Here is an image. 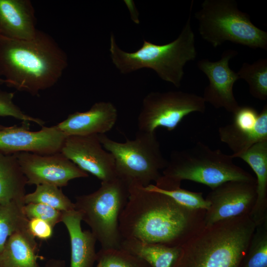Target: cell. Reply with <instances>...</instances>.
<instances>
[{
  "instance_id": "7a4b0ae2",
  "label": "cell",
  "mask_w": 267,
  "mask_h": 267,
  "mask_svg": "<svg viewBox=\"0 0 267 267\" xmlns=\"http://www.w3.org/2000/svg\"><path fill=\"white\" fill-rule=\"evenodd\" d=\"M68 65L65 52L40 30L31 40L0 36V84L38 95L53 86Z\"/></svg>"
},
{
  "instance_id": "836d02e7",
  "label": "cell",
  "mask_w": 267,
  "mask_h": 267,
  "mask_svg": "<svg viewBox=\"0 0 267 267\" xmlns=\"http://www.w3.org/2000/svg\"><path fill=\"white\" fill-rule=\"evenodd\" d=\"M5 127H6V126H4L0 125V130L3 129Z\"/></svg>"
},
{
  "instance_id": "4316f807",
  "label": "cell",
  "mask_w": 267,
  "mask_h": 267,
  "mask_svg": "<svg viewBox=\"0 0 267 267\" xmlns=\"http://www.w3.org/2000/svg\"><path fill=\"white\" fill-rule=\"evenodd\" d=\"M96 262V267H151L143 260L122 249H100L97 253Z\"/></svg>"
},
{
  "instance_id": "7402d4cb",
  "label": "cell",
  "mask_w": 267,
  "mask_h": 267,
  "mask_svg": "<svg viewBox=\"0 0 267 267\" xmlns=\"http://www.w3.org/2000/svg\"><path fill=\"white\" fill-rule=\"evenodd\" d=\"M26 184L15 154L0 152V204L15 201L25 205Z\"/></svg>"
},
{
  "instance_id": "52a82bcc",
  "label": "cell",
  "mask_w": 267,
  "mask_h": 267,
  "mask_svg": "<svg viewBox=\"0 0 267 267\" xmlns=\"http://www.w3.org/2000/svg\"><path fill=\"white\" fill-rule=\"evenodd\" d=\"M129 195L130 184L117 177L101 181L92 193L76 197L75 209L90 227L101 249H120L123 238L119 220Z\"/></svg>"
},
{
  "instance_id": "e0dca14e",
  "label": "cell",
  "mask_w": 267,
  "mask_h": 267,
  "mask_svg": "<svg viewBox=\"0 0 267 267\" xmlns=\"http://www.w3.org/2000/svg\"><path fill=\"white\" fill-rule=\"evenodd\" d=\"M80 213L72 210L62 212L61 222L66 226L71 244L70 267H93L97 259L95 237L90 230L83 231Z\"/></svg>"
},
{
  "instance_id": "d6a6232c",
  "label": "cell",
  "mask_w": 267,
  "mask_h": 267,
  "mask_svg": "<svg viewBox=\"0 0 267 267\" xmlns=\"http://www.w3.org/2000/svg\"><path fill=\"white\" fill-rule=\"evenodd\" d=\"M44 267H66V263L64 260L51 259L46 262Z\"/></svg>"
},
{
  "instance_id": "1f68e13d",
  "label": "cell",
  "mask_w": 267,
  "mask_h": 267,
  "mask_svg": "<svg viewBox=\"0 0 267 267\" xmlns=\"http://www.w3.org/2000/svg\"><path fill=\"white\" fill-rule=\"evenodd\" d=\"M53 228L48 222L39 219H31L28 220L27 229L35 237L46 240L50 238L53 234Z\"/></svg>"
},
{
  "instance_id": "4fadbf2b",
  "label": "cell",
  "mask_w": 267,
  "mask_h": 267,
  "mask_svg": "<svg viewBox=\"0 0 267 267\" xmlns=\"http://www.w3.org/2000/svg\"><path fill=\"white\" fill-rule=\"evenodd\" d=\"M60 152L80 169L101 181L117 177L114 158L103 148L98 134L67 136Z\"/></svg>"
},
{
  "instance_id": "9a60e30c",
  "label": "cell",
  "mask_w": 267,
  "mask_h": 267,
  "mask_svg": "<svg viewBox=\"0 0 267 267\" xmlns=\"http://www.w3.org/2000/svg\"><path fill=\"white\" fill-rule=\"evenodd\" d=\"M118 116V110L112 103L99 101L87 111L69 114L56 127L66 136L105 134L113 128Z\"/></svg>"
},
{
  "instance_id": "9c48e42d",
  "label": "cell",
  "mask_w": 267,
  "mask_h": 267,
  "mask_svg": "<svg viewBox=\"0 0 267 267\" xmlns=\"http://www.w3.org/2000/svg\"><path fill=\"white\" fill-rule=\"evenodd\" d=\"M205 103L202 96L193 93L151 92L143 99L137 117L138 131L153 133L159 127L173 131L187 115L205 112Z\"/></svg>"
},
{
  "instance_id": "83f0119b",
  "label": "cell",
  "mask_w": 267,
  "mask_h": 267,
  "mask_svg": "<svg viewBox=\"0 0 267 267\" xmlns=\"http://www.w3.org/2000/svg\"><path fill=\"white\" fill-rule=\"evenodd\" d=\"M146 188L165 194L181 205L190 209L206 211L210 206L209 202L203 197V193L201 192L191 191L180 187L169 190H162L157 188L152 184L148 185Z\"/></svg>"
},
{
  "instance_id": "3957f363",
  "label": "cell",
  "mask_w": 267,
  "mask_h": 267,
  "mask_svg": "<svg viewBox=\"0 0 267 267\" xmlns=\"http://www.w3.org/2000/svg\"><path fill=\"white\" fill-rule=\"evenodd\" d=\"M255 227L248 215L205 227L181 246L177 267H241Z\"/></svg>"
},
{
  "instance_id": "44dd1931",
  "label": "cell",
  "mask_w": 267,
  "mask_h": 267,
  "mask_svg": "<svg viewBox=\"0 0 267 267\" xmlns=\"http://www.w3.org/2000/svg\"><path fill=\"white\" fill-rule=\"evenodd\" d=\"M139 258L151 267H177L182 248L150 243L135 239H123L121 248Z\"/></svg>"
},
{
  "instance_id": "d4e9b609",
  "label": "cell",
  "mask_w": 267,
  "mask_h": 267,
  "mask_svg": "<svg viewBox=\"0 0 267 267\" xmlns=\"http://www.w3.org/2000/svg\"><path fill=\"white\" fill-rule=\"evenodd\" d=\"M24 203H42L62 212L75 209L74 203L63 193L61 189L47 184L37 185L34 192L26 194Z\"/></svg>"
},
{
  "instance_id": "cb8c5ba5",
  "label": "cell",
  "mask_w": 267,
  "mask_h": 267,
  "mask_svg": "<svg viewBox=\"0 0 267 267\" xmlns=\"http://www.w3.org/2000/svg\"><path fill=\"white\" fill-rule=\"evenodd\" d=\"M237 74L248 84L250 94L255 98L267 99V59L260 58L253 63L244 62Z\"/></svg>"
},
{
  "instance_id": "d6986e66",
  "label": "cell",
  "mask_w": 267,
  "mask_h": 267,
  "mask_svg": "<svg viewBox=\"0 0 267 267\" xmlns=\"http://www.w3.org/2000/svg\"><path fill=\"white\" fill-rule=\"evenodd\" d=\"M221 141L232 151V157L237 158L253 144L267 140V104L264 105L253 128H245L231 123L218 130Z\"/></svg>"
},
{
  "instance_id": "f546056e",
  "label": "cell",
  "mask_w": 267,
  "mask_h": 267,
  "mask_svg": "<svg viewBox=\"0 0 267 267\" xmlns=\"http://www.w3.org/2000/svg\"><path fill=\"white\" fill-rule=\"evenodd\" d=\"M28 220L36 218L42 220L54 227L61 222L62 212L42 203L25 204L22 208Z\"/></svg>"
},
{
  "instance_id": "ba28073f",
  "label": "cell",
  "mask_w": 267,
  "mask_h": 267,
  "mask_svg": "<svg viewBox=\"0 0 267 267\" xmlns=\"http://www.w3.org/2000/svg\"><path fill=\"white\" fill-rule=\"evenodd\" d=\"M103 148L113 155L117 176L128 182L146 187L161 176L168 160L163 156L155 132L138 131L134 139L114 141L98 134Z\"/></svg>"
},
{
  "instance_id": "277c9868",
  "label": "cell",
  "mask_w": 267,
  "mask_h": 267,
  "mask_svg": "<svg viewBox=\"0 0 267 267\" xmlns=\"http://www.w3.org/2000/svg\"><path fill=\"white\" fill-rule=\"evenodd\" d=\"M192 1L188 17L178 36L164 44H156L143 40L135 51L128 52L117 44L114 35L110 36V56L112 62L122 74L140 69L154 70L163 80L179 88L184 76V67L197 56L195 36L191 27Z\"/></svg>"
},
{
  "instance_id": "f1b7e54d",
  "label": "cell",
  "mask_w": 267,
  "mask_h": 267,
  "mask_svg": "<svg viewBox=\"0 0 267 267\" xmlns=\"http://www.w3.org/2000/svg\"><path fill=\"white\" fill-rule=\"evenodd\" d=\"M14 92L4 91L0 89V117H12L23 122H32L43 126L45 124L44 121L26 114L14 103Z\"/></svg>"
},
{
  "instance_id": "ffe728a7",
  "label": "cell",
  "mask_w": 267,
  "mask_h": 267,
  "mask_svg": "<svg viewBox=\"0 0 267 267\" xmlns=\"http://www.w3.org/2000/svg\"><path fill=\"white\" fill-rule=\"evenodd\" d=\"M39 250L27 227L20 230L8 238L0 253V267H40Z\"/></svg>"
},
{
  "instance_id": "5bb4252c",
  "label": "cell",
  "mask_w": 267,
  "mask_h": 267,
  "mask_svg": "<svg viewBox=\"0 0 267 267\" xmlns=\"http://www.w3.org/2000/svg\"><path fill=\"white\" fill-rule=\"evenodd\" d=\"M237 54L234 50L227 49L217 61L202 59L197 63L198 68L207 76L209 81L202 96L205 102L215 108H222L232 114L240 106L233 91L234 84L239 78L237 73L229 65L230 60Z\"/></svg>"
},
{
  "instance_id": "ac0fdd59",
  "label": "cell",
  "mask_w": 267,
  "mask_h": 267,
  "mask_svg": "<svg viewBox=\"0 0 267 267\" xmlns=\"http://www.w3.org/2000/svg\"><path fill=\"white\" fill-rule=\"evenodd\" d=\"M256 176L257 200L250 217L256 226L267 219V140L258 142L240 155Z\"/></svg>"
},
{
  "instance_id": "2e32d148",
  "label": "cell",
  "mask_w": 267,
  "mask_h": 267,
  "mask_svg": "<svg viewBox=\"0 0 267 267\" xmlns=\"http://www.w3.org/2000/svg\"><path fill=\"white\" fill-rule=\"evenodd\" d=\"M35 14L29 0H0V36L16 40L33 39L39 31Z\"/></svg>"
},
{
  "instance_id": "484cf974",
  "label": "cell",
  "mask_w": 267,
  "mask_h": 267,
  "mask_svg": "<svg viewBox=\"0 0 267 267\" xmlns=\"http://www.w3.org/2000/svg\"><path fill=\"white\" fill-rule=\"evenodd\" d=\"M241 267H267V219L256 226Z\"/></svg>"
},
{
  "instance_id": "6da1fadb",
  "label": "cell",
  "mask_w": 267,
  "mask_h": 267,
  "mask_svg": "<svg viewBox=\"0 0 267 267\" xmlns=\"http://www.w3.org/2000/svg\"><path fill=\"white\" fill-rule=\"evenodd\" d=\"M206 211L185 207L162 192L131 184L119 229L123 239L181 247L205 228Z\"/></svg>"
},
{
  "instance_id": "8fae6325",
  "label": "cell",
  "mask_w": 267,
  "mask_h": 267,
  "mask_svg": "<svg viewBox=\"0 0 267 267\" xmlns=\"http://www.w3.org/2000/svg\"><path fill=\"white\" fill-rule=\"evenodd\" d=\"M14 154L27 184H47L61 187L73 179L89 176L61 152L40 155L21 152Z\"/></svg>"
},
{
  "instance_id": "603a6c76",
  "label": "cell",
  "mask_w": 267,
  "mask_h": 267,
  "mask_svg": "<svg viewBox=\"0 0 267 267\" xmlns=\"http://www.w3.org/2000/svg\"><path fill=\"white\" fill-rule=\"evenodd\" d=\"M24 205L15 201L0 204V253L11 235L27 227L29 220L23 212Z\"/></svg>"
},
{
  "instance_id": "30bf717a",
  "label": "cell",
  "mask_w": 267,
  "mask_h": 267,
  "mask_svg": "<svg viewBox=\"0 0 267 267\" xmlns=\"http://www.w3.org/2000/svg\"><path fill=\"white\" fill-rule=\"evenodd\" d=\"M205 199L210 204L205 213V227L220 221L250 216L257 200L256 181H227L212 189Z\"/></svg>"
},
{
  "instance_id": "5b68a950",
  "label": "cell",
  "mask_w": 267,
  "mask_h": 267,
  "mask_svg": "<svg viewBox=\"0 0 267 267\" xmlns=\"http://www.w3.org/2000/svg\"><path fill=\"white\" fill-rule=\"evenodd\" d=\"M231 155L212 149L201 142L173 151L161 176L154 184L169 190L180 187L184 180L200 183L212 189L231 180L256 181L249 172L233 163Z\"/></svg>"
},
{
  "instance_id": "8992f818",
  "label": "cell",
  "mask_w": 267,
  "mask_h": 267,
  "mask_svg": "<svg viewBox=\"0 0 267 267\" xmlns=\"http://www.w3.org/2000/svg\"><path fill=\"white\" fill-rule=\"evenodd\" d=\"M195 17L201 38L214 47L230 42L267 49V32L255 25L234 0H204Z\"/></svg>"
},
{
  "instance_id": "7c38bea8",
  "label": "cell",
  "mask_w": 267,
  "mask_h": 267,
  "mask_svg": "<svg viewBox=\"0 0 267 267\" xmlns=\"http://www.w3.org/2000/svg\"><path fill=\"white\" fill-rule=\"evenodd\" d=\"M28 122L20 126L5 127L0 130V152L13 154L21 152L40 155H50L60 152L67 136L56 125L42 126L38 131L29 130Z\"/></svg>"
},
{
  "instance_id": "4dcf8cb0",
  "label": "cell",
  "mask_w": 267,
  "mask_h": 267,
  "mask_svg": "<svg viewBox=\"0 0 267 267\" xmlns=\"http://www.w3.org/2000/svg\"><path fill=\"white\" fill-rule=\"evenodd\" d=\"M259 113L253 107L239 106L233 114L232 123L245 128H253L256 125Z\"/></svg>"
}]
</instances>
